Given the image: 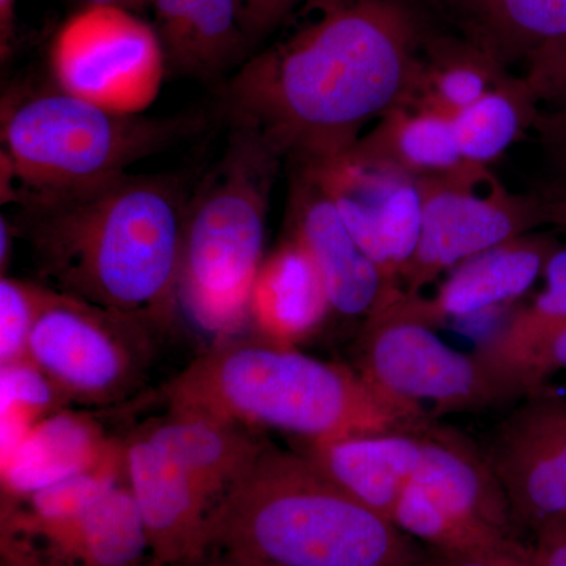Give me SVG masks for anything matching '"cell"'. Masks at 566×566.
<instances>
[{
  "label": "cell",
  "instance_id": "obj_1",
  "mask_svg": "<svg viewBox=\"0 0 566 566\" xmlns=\"http://www.w3.org/2000/svg\"><path fill=\"white\" fill-rule=\"evenodd\" d=\"M323 13L227 80L230 123L304 164L354 147L365 125L411 102L420 31L401 0H319Z\"/></svg>",
  "mask_w": 566,
  "mask_h": 566
},
{
  "label": "cell",
  "instance_id": "obj_2",
  "mask_svg": "<svg viewBox=\"0 0 566 566\" xmlns=\"http://www.w3.org/2000/svg\"><path fill=\"white\" fill-rule=\"evenodd\" d=\"M188 199L178 178L128 172L17 205L48 286L158 331L180 304Z\"/></svg>",
  "mask_w": 566,
  "mask_h": 566
},
{
  "label": "cell",
  "instance_id": "obj_3",
  "mask_svg": "<svg viewBox=\"0 0 566 566\" xmlns=\"http://www.w3.org/2000/svg\"><path fill=\"white\" fill-rule=\"evenodd\" d=\"M170 412L270 428L305 442L430 427L422 405L263 335L218 338L163 387Z\"/></svg>",
  "mask_w": 566,
  "mask_h": 566
},
{
  "label": "cell",
  "instance_id": "obj_4",
  "mask_svg": "<svg viewBox=\"0 0 566 566\" xmlns=\"http://www.w3.org/2000/svg\"><path fill=\"white\" fill-rule=\"evenodd\" d=\"M207 549L275 566H424L427 557L303 453L271 442L212 505Z\"/></svg>",
  "mask_w": 566,
  "mask_h": 566
},
{
  "label": "cell",
  "instance_id": "obj_5",
  "mask_svg": "<svg viewBox=\"0 0 566 566\" xmlns=\"http://www.w3.org/2000/svg\"><path fill=\"white\" fill-rule=\"evenodd\" d=\"M282 158L262 133L232 123L221 158L186 205L178 303L197 326L218 338L240 334L249 324Z\"/></svg>",
  "mask_w": 566,
  "mask_h": 566
},
{
  "label": "cell",
  "instance_id": "obj_6",
  "mask_svg": "<svg viewBox=\"0 0 566 566\" xmlns=\"http://www.w3.org/2000/svg\"><path fill=\"white\" fill-rule=\"evenodd\" d=\"M196 114H118L52 87L9 93L2 102V200L76 191L196 136Z\"/></svg>",
  "mask_w": 566,
  "mask_h": 566
},
{
  "label": "cell",
  "instance_id": "obj_7",
  "mask_svg": "<svg viewBox=\"0 0 566 566\" xmlns=\"http://www.w3.org/2000/svg\"><path fill=\"white\" fill-rule=\"evenodd\" d=\"M153 333L142 319L52 289L28 357L69 403L107 408L128 400L144 382Z\"/></svg>",
  "mask_w": 566,
  "mask_h": 566
},
{
  "label": "cell",
  "instance_id": "obj_8",
  "mask_svg": "<svg viewBox=\"0 0 566 566\" xmlns=\"http://www.w3.org/2000/svg\"><path fill=\"white\" fill-rule=\"evenodd\" d=\"M52 84L118 114L140 115L158 98L167 61L155 25L134 11L82 6L55 32Z\"/></svg>",
  "mask_w": 566,
  "mask_h": 566
},
{
  "label": "cell",
  "instance_id": "obj_9",
  "mask_svg": "<svg viewBox=\"0 0 566 566\" xmlns=\"http://www.w3.org/2000/svg\"><path fill=\"white\" fill-rule=\"evenodd\" d=\"M360 374L379 389L438 415L482 412L523 400L475 353L446 344L433 327L376 311L360 337Z\"/></svg>",
  "mask_w": 566,
  "mask_h": 566
},
{
  "label": "cell",
  "instance_id": "obj_10",
  "mask_svg": "<svg viewBox=\"0 0 566 566\" xmlns=\"http://www.w3.org/2000/svg\"><path fill=\"white\" fill-rule=\"evenodd\" d=\"M490 177L488 167L465 163L455 172L417 180L422 227L401 274L405 294L416 296L446 271L547 221L543 200L510 193L497 180L480 192Z\"/></svg>",
  "mask_w": 566,
  "mask_h": 566
},
{
  "label": "cell",
  "instance_id": "obj_11",
  "mask_svg": "<svg viewBox=\"0 0 566 566\" xmlns=\"http://www.w3.org/2000/svg\"><path fill=\"white\" fill-rule=\"evenodd\" d=\"M300 166L333 200L346 229L386 282L400 290L398 281L415 255L422 227L419 181L356 147Z\"/></svg>",
  "mask_w": 566,
  "mask_h": 566
},
{
  "label": "cell",
  "instance_id": "obj_12",
  "mask_svg": "<svg viewBox=\"0 0 566 566\" xmlns=\"http://www.w3.org/2000/svg\"><path fill=\"white\" fill-rule=\"evenodd\" d=\"M516 526L566 523V397L553 387L526 395L495 427L485 453Z\"/></svg>",
  "mask_w": 566,
  "mask_h": 566
},
{
  "label": "cell",
  "instance_id": "obj_13",
  "mask_svg": "<svg viewBox=\"0 0 566 566\" xmlns=\"http://www.w3.org/2000/svg\"><path fill=\"white\" fill-rule=\"evenodd\" d=\"M123 447L126 482L144 521L151 557L163 566H196L208 553L211 499L142 428Z\"/></svg>",
  "mask_w": 566,
  "mask_h": 566
},
{
  "label": "cell",
  "instance_id": "obj_14",
  "mask_svg": "<svg viewBox=\"0 0 566 566\" xmlns=\"http://www.w3.org/2000/svg\"><path fill=\"white\" fill-rule=\"evenodd\" d=\"M296 175L290 199V237L314 260L331 311L348 318H368L400 290L392 289L365 255L312 174L301 167Z\"/></svg>",
  "mask_w": 566,
  "mask_h": 566
},
{
  "label": "cell",
  "instance_id": "obj_15",
  "mask_svg": "<svg viewBox=\"0 0 566 566\" xmlns=\"http://www.w3.org/2000/svg\"><path fill=\"white\" fill-rule=\"evenodd\" d=\"M556 251L554 241L545 237L521 234L458 264L430 300L400 292L376 311L433 329L449 318L483 314L526 294L536 279L545 274L546 264Z\"/></svg>",
  "mask_w": 566,
  "mask_h": 566
},
{
  "label": "cell",
  "instance_id": "obj_16",
  "mask_svg": "<svg viewBox=\"0 0 566 566\" xmlns=\"http://www.w3.org/2000/svg\"><path fill=\"white\" fill-rule=\"evenodd\" d=\"M0 551L36 566H145L150 543L128 482L54 526L0 531Z\"/></svg>",
  "mask_w": 566,
  "mask_h": 566
},
{
  "label": "cell",
  "instance_id": "obj_17",
  "mask_svg": "<svg viewBox=\"0 0 566 566\" xmlns=\"http://www.w3.org/2000/svg\"><path fill=\"white\" fill-rule=\"evenodd\" d=\"M167 70L212 81L248 59L253 35L243 0H151Z\"/></svg>",
  "mask_w": 566,
  "mask_h": 566
},
{
  "label": "cell",
  "instance_id": "obj_18",
  "mask_svg": "<svg viewBox=\"0 0 566 566\" xmlns=\"http://www.w3.org/2000/svg\"><path fill=\"white\" fill-rule=\"evenodd\" d=\"M430 427L305 442L301 453L338 486L392 521L398 499L415 483Z\"/></svg>",
  "mask_w": 566,
  "mask_h": 566
},
{
  "label": "cell",
  "instance_id": "obj_19",
  "mask_svg": "<svg viewBox=\"0 0 566 566\" xmlns=\"http://www.w3.org/2000/svg\"><path fill=\"white\" fill-rule=\"evenodd\" d=\"M92 417L61 409L41 420L2 461V504L95 468L120 449Z\"/></svg>",
  "mask_w": 566,
  "mask_h": 566
},
{
  "label": "cell",
  "instance_id": "obj_20",
  "mask_svg": "<svg viewBox=\"0 0 566 566\" xmlns=\"http://www.w3.org/2000/svg\"><path fill=\"white\" fill-rule=\"evenodd\" d=\"M326 290L314 260L293 237L264 256L251 294L249 324L256 334L296 346L331 314Z\"/></svg>",
  "mask_w": 566,
  "mask_h": 566
},
{
  "label": "cell",
  "instance_id": "obj_21",
  "mask_svg": "<svg viewBox=\"0 0 566 566\" xmlns=\"http://www.w3.org/2000/svg\"><path fill=\"white\" fill-rule=\"evenodd\" d=\"M142 430L191 475L212 504L248 471L268 442L251 428L186 412L169 411Z\"/></svg>",
  "mask_w": 566,
  "mask_h": 566
},
{
  "label": "cell",
  "instance_id": "obj_22",
  "mask_svg": "<svg viewBox=\"0 0 566 566\" xmlns=\"http://www.w3.org/2000/svg\"><path fill=\"white\" fill-rule=\"evenodd\" d=\"M474 353L524 398L566 371V318L531 305Z\"/></svg>",
  "mask_w": 566,
  "mask_h": 566
},
{
  "label": "cell",
  "instance_id": "obj_23",
  "mask_svg": "<svg viewBox=\"0 0 566 566\" xmlns=\"http://www.w3.org/2000/svg\"><path fill=\"white\" fill-rule=\"evenodd\" d=\"M354 147L416 180L452 174L465 164L453 122L411 104L387 112Z\"/></svg>",
  "mask_w": 566,
  "mask_h": 566
},
{
  "label": "cell",
  "instance_id": "obj_24",
  "mask_svg": "<svg viewBox=\"0 0 566 566\" xmlns=\"http://www.w3.org/2000/svg\"><path fill=\"white\" fill-rule=\"evenodd\" d=\"M474 32L476 46L502 65L566 41V0H450Z\"/></svg>",
  "mask_w": 566,
  "mask_h": 566
},
{
  "label": "cell",
  "instance_id": "obj_25",
  "mask_svg": "<svg viewBox=\"0 0 566 566\" xmlns=\"http://www.w3.org/2000/svg\"><path fill=\"white\" fill-rule=\"evenodd\" d=\"M510 77L493 55L464 44L434 43L422 63L411 106L453 118Z\"/></svg>",
  "mask_w": 566,
  "mask_h": 566
},
{
  "label": "cell",
  "instance_id": "obj_26",
  "mask_svg": "<svg viewBox=\"0 0 566 566\" xmlns=\"http://www.w3.org/2000/svg\"><path fill=\"white\" fill-rule=\"evenodd\" d=\"M535 93L527 81L510 77L453 118L464 161L485 166L501 158L532 117Z\"/></svg>",
  "mask_w": 566,
  "mask_h": 566
},
{
  "label": "cell",
  "instance_id": "obj_27",
  "mask_svg": "<svg viewBox=\"0 0 566 566\" xmlns=\"http://www.w3.org/2000/svg\"><path fill=\"white\" fill-rule=\"evenodd\" d=\"M123 482H126V469L122 442L117 452L95 468L25 495L21 501L2 504L0 531H29L65 523Z\"/></svg>",
  "mask_w": 566,
  "mask_h": 566
},
{
  "label": "cell",
  "instance_id": "obj_28",
  "mask_svg": "<svg viewBox=\"0 0 566 566\" xmlns=\"http://www.w3.org/2000/svg\"><path fill=\"white\" fill-rule=\"evenodd\" d=\"M392 523L406 535L438 551L488 549L515 539L510 532L457 513L417 486L406 488L400 495Z\"/></svg>",
  "mask_w": 566,
  "mask_h": 566
},
{
  "label": "cell",
  "instance_id": "obj_29",
  "mask_svg": "<svg viewBox=\"0 0 566 566\" xmlns=\"http://www.w3.org/2000/svg\"><path fill=\"white\" fill-rule=\"evenodd\" d=\"M0 390L3 461L35 424L61 411L69 401L29 357L0 365Z\"/></svg>",
  "mask_w": 566,
  "mask_h": 566
},
{
  "label": "cell",
  "instance_id": "obj_30",
  "mask_svg": "<svg viewBox=\"0 0 566 566\" xmlns=\"http://www.w3.org/2000/svg\"><path fill=\"white\" fill-rule=\"evenodd\" d=\"M51 286L2 274L0 279V365L28 357L33 327L50 303Z\"/></svg>",
  "mask_w": 566,
  "mask_h": 566
},
{
  "label": "cell",
  "instance_id": "obj_31",
  "mask_svg": "<svg viewBox=\"0 0 566 566\" xmlns=\"http://www.w3.org/2000/svg\"><path fill=\"white\" fill-rule=\"evenodd\" d=\"M424 566H542L534 549L521 545L517 539L488 549L438 551L427 547Z\"/></svg>",
  "mask_w": 566,
  "mask_h": 566
},
{
  "label": "cell",
  "instance_id": "obj_32",
  "mask_svg": "<svg viewBox=\"0 0 566 566\" xmlns=\"http://www.w3.org/2000/svg\"><path fill=\"white\" fill-rule=\"evenodd\" d=\"M253 39L273 31L294 9L319 0H243Z\"/></svg>",
  "mask_w": 566,
  "mask_h": 566
},
{
  "label": "cell",
  "instance_id": "obj_33",
  "mask_svg": "<svg viewBox=\"0 0 566 566\" xmlns=\"http://www.w3.org/2000/svg\"><path fill=\"white\" fill-rule=\"evenodd\" d=\"M545 292L536 297L535 305L549 314L566 318V249H557L545 268Z\"/></svg>",
  "mask_w": 566,
  "mask_h": 566
},
{
  "label": "cell",
  "instance_id": "obj_34",
  "mask_svg": "<svg viewBox=\"0 0 566 566\" xmlns=\"http://www.w3.org/2000/svg\"><path fill=\"white\" fill-rule=\"evenodd\" d=\"M535 553L542 566H566V523L536 532Z\"/></svg>",
  "mask_w": 566,
  "mask_h": 566
},
{
  "label": "cell",
  "instance_id": "obj_35",
  "mask_svg": "<svg viewBox=\"0 0 566 566\" xmlns=\"http://www.w3.org/2000/svg\"><path fill=\"white\" fill-rule=\"evenodd\" d=\"M18 0H0V51L6 61L14 39V20H17Z\"/></svg>",
  "mask_w": 566,
  "mask_h": 566
},
{
  "label": "cell",
  "instance_id": "obj_36",
  "mask_svg": "<svg viewBox=\"0 0 566 566\" xmlns=\"http://www.w3.org/2000/svg\"><path fill=\"white\" fill-rule=\"evenodd\" d=\"M196 566H275L266 562L256 560V558L241 556V554L229 553V551L212 549L208 551L202 562Z\"/></svg>",
  "mask_w": 566,
  "mask_h": 566
},
{
  "label": "cell",
  "instance_id": "obj_37",
  "mask_svg": "<svg viewBox=\"0 0 566 566\" xmlns=\"http://www.w3.org/2000/svg\"><path fill=\"white\" fill-rule=\"evenodd\" d=\"M543 126H545L546 136L556 140L558 150L564 153L566 158V112L562 111V114L546 120Z\"/></svg>",
  "mask_w": 566,
  "mask_h": 566
},
{
  "label": "cell",
  "instance_id": "obj_38",
  "mask_svg": "<svg viewBox=\"0 0 566 566\" xmlns=\"http://www.w3.org/2000/svg\"><path fill=\"white\" fill-rule=\"evenodd\" d=\"M11 244H13V227L9 219L2 216L0 219V268L2 271L9 266Z\"/></svg>",
  "mask_w": 566,
  "mask_h": 566
},
{
  "label": "cell",
  "instance_id": "obj_39",
  "mask_svg": "<svg viewBox=\"0 0 566 566\" xmlns=\"http://www.w3.org/2000/svg\"><path fill=\"white\" fill-rule=\"evenodd\" d=\"M82 6H111L134 11L139 14L145 9H150L151 0H80Z\"/></svg>",
  "mask_w": 566,
  "mask_h": 566
},
{
  "label": "cell",
  "instance_id": "obj_40",
  "mask_svg": "<svg viewBox=\"0 0 566 566\" xmlns=\"http://www.w3.org/2000/svg\"><path fill=\"white\" fill-rule=\"evenodd\" d=\"M545 203L547 221L558 223L566 232V199L557 203Z\"/></svg>",
  "mask_w": 566,
  "mask_h": 566
},
{
  "label": "cell",
  "instance_id": "obj_41",
  "mask_svg": "<svg viewBox=\"0 0 566 566\" xmlns=\"http://www.w3.org/2000/svg\"><path fill=\"white\" fill-rule=\"evenodd\" d=\"M0 566H36L29 562L28 558L14 556L10 553H0Z\"/></svg>",
  "mask_w": 566,
  "mask_h": 566
},
{
  "label": "cell",
  "instance_id": "obj_42",
  "mask_svg": "<svg viewBox=\"0 0 566 566\" xmlns=\"http://www.w3.org/2000/svg\"><path fill=\"white\" fill-rule=\"evenodd\" d=\"M145 566H163V565H161V564H159V562H158V560H155V558H153V557H151V560H150V562H148V564H147V565H145Z\"/></svg>",
  "mask_w": 566,
  "mask_h": 566
}]
</instances>
